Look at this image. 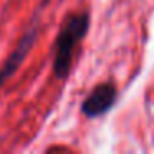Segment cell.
<instances>
[{"label":"cell","instance_id":"cell-2","mask_svg":"<svg viewBox=\"0 0 154 154\" xmlns=\"http://www.w3.org/2000/svg\"><path fill=\"white\" fill-rule=\"evenodd\" d=\"M38 27H40V20L37 17L33 18V23L28 27V30L22 35V38L18 40L17 47L14 48L10 55L7 57V60L4 61L2 68H0V88L4 86L15 73L22 66V63L25 61V58L28 57V53L32 51L35 42L38 37Z\"/></svg>","mask_w":154,"mask_h":154},{"label":"cell","instance_id":"cell-3","mask_svg":"<svg viewBox=\"0 0 154 154\" xmlns=\"http://www.w3.org/2000/svg\"><path fill=\"white\" fill-rule=\"evenodd\" d=\"M116 100H118V90L114 86V83H111V81L100 83L83 100L81 108H80L81 114L85 118H88V119L100 118L103 114H106L114 106Z\"/></svg>","mask_w":154,"mask_h":154},{"label":"cell","instance_id":"cell-1","mask_svg":"<svg viewBox=\"0 0 154 154\" xmlns=\"http://www.w3.org/2000/svg\"><path fill=\"white\" fill-rule=\"evenodd\" d=\"M88 30H90V12L88 10L71 12L65 17L53 47L51 70H53L55 78L65 80L68 76L71 63H73L75 50L88 33Z\"/></svg>","mask_w":154,"mask_h":154},{"label":"cell","instance_id":"cell-4","mask_svg":"<svg viewBox=\"0 0 154 154\" xmlns=\"http://www.w3.org/2000/svg\"><path fill=\"white\" fill-rule=\"evenodd\" d=\"M48 2H50V0H42V4H40V5H38V10H42V8H43V7H45V5H47V4H48Z\"/></svg>","mask_w":154,"mask_h":154}]
</instances>
